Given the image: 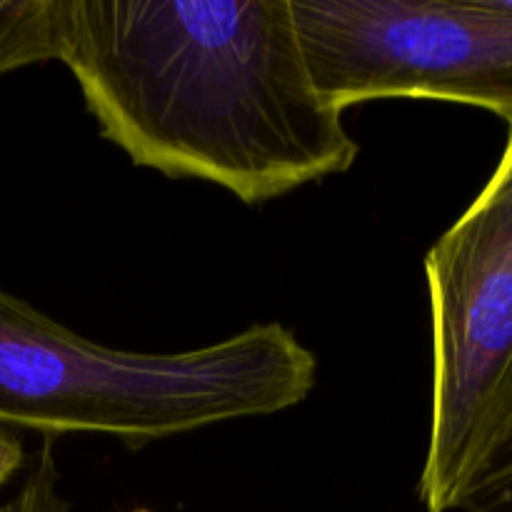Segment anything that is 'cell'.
<instances>
[{
	"label": "cell",
	"mask_w": 512,
	"mask_h": 512,
	"mask_svg": "<svg viewBox=\"0 0 512 512\" xmlns=\"http://www.w3.org/2000/svg\"><path fill=\"white\" fill-rule=\"evenodd\" d=\"M60 63L130 163L245 205L358 160L315 90L290 0H70Z\"/></svg>",
	"instance_id": "6da1fadb"
},
{
	"label": "cell",
	"mask_w": 512,
	"mask_h": 512,
	"mask_svg": "<svg viewBox=\"0 0 512 512\" xmlns=\"http://www.w3.org/2000/svg\"><path fill=\"white\" fill-rule=\"evenodd\" d=\"M433 343L418 498L458 512L512 403V120L493 175L425 255Z\"/></svg>",
	"instance_id": "7a4b0ae2"
},
{
	"label": "cell",
	"mask_w": 512,
	"mask_h": 512,
	"mask_svg": "<svg viewBox=\"0 0 512 512\" xmlns=\"http://www.w3.org/2000/svg\"><path fill=\"white\" fill-rule=\"evenodd\" d=\"M315 90L473 105L512 120V0H290Z\"/></svg>",
	"instance_id": "3957f363"
},
{
	"label": "cell",
	"mask_w": 512,
	"mask_h": 512,
	"mask_svg": "<svg viewBox=\"0 0 512 512\" xmlns=\"http://www.w3.org/2000/svg\"><path fill=\"white\" fill-rule=\"evenodd\" d=\"M70 0H0V75L63 58Z\"/></svg>",
	"instance_id": "277c9868"
},
{
	"label": "cell",
	"mask_w": 512,
	"mask_h": 512,
	"mask_svg": "<svg viewBox=\"0 0 512 512\" xmlns=\"http://www.w3.org/2000/svg\"><path fill=\"white\" fill-rule=\"evenodd\" d=\"M458 512H512V403L503 428L460 498Z\"/></svg>",
	"instance_id": "5b68a950"
},
{
	"label": "cell",
	"mask_w": 512,
	"mask_h": 512,
	"mask_svg": "<svg viewBox=\"0 0 512 512\" xmlns=\"http://www.w3.org/2000/svg\"><path fill=\"white\" fill-rule=\"evenodd\" d=\"M0 512H68L58 485L50 475H28L13 500L0 505Z\"/></svg>",
	"instance_id": "8992f818"
},
{
	"label": "cell",
	"mask_w": 512,
	"mask_h": 512,
	"mask_svg": "<svg viewBox=\"0 0 512 512\" xmlns=\"http://www.w3.org/2000/svg\"><path fill=\"white\" fill-rule=\"evenodd\" d=\"M138 512H148V510H138Z\"/></svg>",
	"instance_id": "52a82bcc"
}]
</instances>
